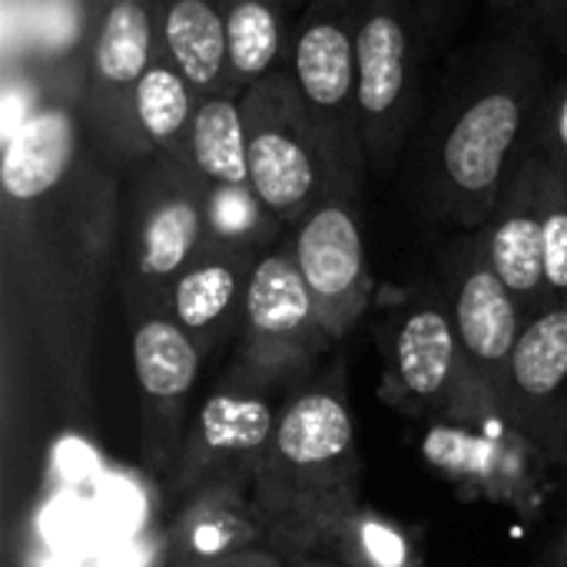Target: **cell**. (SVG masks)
Segmentation results:
<instances>
[{"instance_id": "1", "label": "cell", "mask_w": 567, "mask_h": 567, "mask_svg": "<svg viewBox=\"0 0 567 567\" xmlns=\"http://www.w3.org/2000/svg\"><path fill=\"white\" fill-rule=\"evenodd\" d=\"M542 70L528 56L482 70L445 110L435 133V193L449 219L485 229L502 193L532 153L545 113Z\"/></svg>"}, {"instance_id": "2", "label": "cell", "mask_w": 567, "mask_h": 567, "mask_svg": "<svg viewBox=\"0 0 567 567\" xmlns=\"http://www.w3.org/2000/svg\"><path fill=\"white\" fill-rule=\"evenodd\" d=\"M252 498L269 525V542L286 555L322 515L359 498L355 422L339 382L312 385L279 409Z\"/></svg>"}, {"instance_id": "3", "label": "cell", "mask_w": 567, "mask_h": 567, "mask_svg": "<svg viewBox=\"0 0 567 567\" xmlns=\"http://www.w3.org/2000/svg\"><path fill=\"white\" fill-rule=\"evenodd\" d=\"M292 83L322 150L332 193L359 196L369 159L359 120L355 0H312L292 37Z\"/></svg>"}, {"instance_id": "4", "label": "cell", "mask_w": 567, "mask_h": 567, "mask_svg": "<svg viewBox=\"0 0 567 567\" xmlns=\"http://www.w3.org/2000/svg\"><path fill=\"white\" fill-rule=\"evenodd\" d=\"M206 183L163 153L140 183L123 259V306L130 322L169 312L176 279L206 246Z\"/></svg>"}, {"instance_id": "5", "label": "cell", "mask_w": 567, "mask_h": 567, "mask_svg": "<svg viewBox=\"0 0 567 567\" xmlns=\"http://www.w3.org/2000/svg\"><path fill=\"white\" fill-rule=\"evenodd\" d=\"M382 352L385 395L399 409L458 425L495 415L465 365L452 306L439 292L425 289L389 316L382 326Z\"/></svg>"}, {"instance_id": "6", "label": "cell", "mask_w": 567, "mask_h": 567, "mask_svg": "<svg viewBox=\"0 0 567 567\" xmlns=\"http://www.w3.org/2000/svg\"><path fill=\"white\" fill-rule=\"evenodd\" d=\"M419 0H355V73L365 159L389 169L409 136L422 60Z\"/></svg>"}, {"instance_id": "7", "label": "cell", "mask_w": 567, "mask_h": 567, "mask_svg": "<svg viewBox=\"0 0 567 567\" xmlns=\"http://www.w3.org/2000/svg\"><path fill=\"white\" fill-rule=\"evenodd\" d=\"M249 189L279 223H302L329 193V169L292 73H269L243 93Z\"/></svg>"}, {"instance_id": "8", "label": "cell", "mask_w": 567, "mask_h": 567, "mask_svg": "<svg viewBox=\"0 0 567 567\" xmlns=\"http://www.w3.org/2000/svg\"><path fill=\"white\" fill-rule=\"evenodd\" d=\"M332 346L292 249L262 252L239 322V385L266 392L306 372Z\"/></svg>"}, {"instance_id": "9", "label": "cell", "mask_w": 567, "mask_h": 567, "mask_svg": "<svg viewBox=\"0 0 567 567\" xmlns=\"http://www.w3.org/2000/svg\"><path fill=\"white\" fill-rule=\"evenodd\" d=\"M498 422L535 455L567 468V302L525 319L498 389Z\"/></svg>"}, {"instance_id": "10", "label": "cell", "mask_w": 567, "mask_h": 567, "mask_svg": "<svg viewBox=\"0 0 567 567\" xmlns=\"http://www.w3.org/2000/svg\"><path fill=\"white\" fill-rule=\"evenodd\" d=\"M279 409L259 389H223L206 399L193 419L169 482L186 498L213 488L236 485L252 492L256 468L272 442Z\"/></svg>"}, {"instance_id": "11", "label": "cell", "mask_w": 567, "mask_h": 567, "mask_svg": "<svg viewBox=\"0 0 567 567\" xmlns=\"http://www.w3.org/2000/svg\"><path fill=\"white\" fill-rule=\"evenodd\" d=\"M296 266L309 286L322 326L332 342H342L372 299V269L365 236L355 216V199L329 193L299 226L292 239Z\"/></svg>"}, {"instance_id": "12", "label": "cell", "mask_w": 567, "mask_h": 567, "mask_svg": "<svg viewBox=\"0 0 567 567\" xmlns=\"http://www.w3.org/2000/svg\"><path fill=\"white\" fill-rule=\"evenodd\" d=\"M159 50L153 0H110L90 53V123L116 153L143 156L133 93Z\"/></svg>"}, {"instance_id": "13", "label": "cell", "mask_w": 567, "mask_h": 567, "mask_svg": "<svg viewBox=\"0 0 567 567\" xmlns=\"http://www.w3.org/2000/svg\"><path fill=\"white\" fill-rule=\"evenodd\" d=\"M130 352L140 392L146 462L159 472H173L183 439L189 432L186 402L199 379L203 352L169 312L136 322Z\"/></svg>"}, {"instance_id": "14", "label": "cell", "mask_w": 567, "mask_h": 567, "mask_svg": "<svg viewBox=\"0 0 567 567\" xmlns=\"http://www.w3.org/2000/svg\"><path fill=\"white\" fill-rule=\"evenodd\" d=\"M449 306H452L465 365L498 415V389H502L505 369L512 362V352L522 339L528 316L522 302L515 299V292L492 269L482 233L475 243L462 249L455 262Z\"/></svg>"}, {"instance_id": "15", "label": "cell", "mask_w": 567, "mask_h": 567, "mask_svg": "<svg viewBox=\"0 0 567 567\" xmlns=\"http://www.w3.org/2000/svg\"><path fill=\"white\" fill-rule=\"evenodd\" d=\"M485 252L502 282L515 292L525 316L555 306L545 279V219H542V150L535 146L508 189L498 199L495 216L482 229Z\"/></svg>"}, {"instance_id": "16", "label": "cell", "mask_w": 567, "mask_h": 567, "mask_svg": "<svg viewBox=\"0 0 567 567\" xmlns=\"http://www.w3.org/2000/svg\"><path fill=\"white\" fill-rule=\"evenodd\" d=\"M262 252L266 249L206 239L199 256L176 279L169 316L193 336L203 355L243 322L246 289Z\"/></svg>"}, {"instance_id": "17", "label": "cell", "mask_w": 567, "mask_h": 567, "mask_svg": "<svg viewBox=\"0 0 567 567\" xmlns=\"http://www.w3.org/2000/svg\"><path fill=\"white\" fill-rule=\"evenodd\" d=\"M269 525L249 488L213 485L186 498V508L169 528L176 565L216 561L246 548H266Z\"/></svg>"}, {"instance_id": "18", "label": "cell", "mask_w": 567, "mask_h": 567, "mask_svg": "<svg viewBox=\"0 0 567 567\" xmlns=\"http://www.w3.org/2000/svg\"><path fill=\"white\" fill-rule=\"evenodd\" d=\"M76 116L66 103H47L7 133L0 183L10 206H30L50 196L76 156Z\"/></svg>"}, {"instance_id": "19", "label": "cell", "mask_w": 567, "mask_h": 567, "mask_svg": "<svg viewBox=\"0 0 567 567\" xmlns=\"http://www.w3.org/2000/svg\"><path fill=\"white\" fill-rule=\"evenodd\" d=\"M292 558L326 555L346 567H419L422 551L409 532L379 512L359 505V498L322 515L289 548Z\"/></svg>"}, {"instance_id": "20", "label": "cell", "mask_w": 567, "mask_h": 567, "mask_svg": "<svg viewBox=\"0 0 567 567\" xmlns=\"http://www.w3.org/2000/svg\"><path fill=\"white\" fill-rule=\"evenodd\" d=\"M159 50L206 93H229L226 83V0H153Z\"/></svg>"}, {"instance_id": "21", "label": "cell", "mask_w": 567, "mask_h": 567, "mask_svg": "<svg viewBox=\"0 0 567 567\" xmlns=\"http://www.w3.org/2000/svg\"><path fill=\"white\" fill-rule=\"evenodd\" d=\"M196 106H199L196 86L179 73V66L163 50H156L150 70L143 73L133 93V123L143 146L186 163Z\"/></svg>"}, {"instance_id": "22", "label": "cell", "mask_w": 567, "mask_h": 567, "mask_svg": "<svg viewBox=\"0 0 567 567\" xmlns=\"http://www.w3.org/2000/svg\"><path fill=\"white\" fill-rule=\"evenodd\" d=\"M186 166H193L206 186H249L246 120L239 93L199 96L189 126Z\"/></svg>"}, {"instance_id": "23", "label": "cell", "mask_w": 567, "mask_h": 567, "mask_svg": "<svg viewBox=\"0 0 567 567\" xmlns=\"http://www.w3.org/2000/svg\"><path fill=\"white\" fill-rule=\"evenodd\" d=\"M282 53L279 0H226V83L246 93L269 73Z\"/></svg>"}, {"instance_id": "24", "label": "cell", "mask_w": 567, "mask_h": 567, "mask_svg": "<svg viewBox=\"0 0 567 567\" xmlns=\"http://www.w3.org/2000/svg\"><path fill=\"white\" fill-rule=\"evenodd\" d=\"M272 223H279L249 186H206V233L209 239L262 249Z\"/></svg>"}, {"instance_id": "25", "label": "cell", "mask_w": 567, "mask_h": 567, "mask_svg": "<svg viewBox=\"0 0 567 567\" xmlns=\"http://www.w3.org/2000/svg\"><path fill=\"white\" fill-rule=\"evenodd\" d=\"M542 219H545L548 296L551 302H567V176L551 166L545 153H542Z\"/></svg>"}, {"instance_id": "26", "label": "cell", "mask_w": 567, "mask_h": 567, "mask_svg": "<svg viewBox=\"0 0 567 567\" xmlns=\"http://www.w3.org/2000/svg\"><path fill=\"white\" fill-rule=\"evenodd\" d=\"M538 146L551 159V166L567 176V80L548 96L538 130Z\"/></svg>"}, {"instance_id": "27", "label": "cell", "mask_w": 567, "mask_h": 567, "mask_svg": "<svg viewBox=\"0 0 567 567\" xmlns=\"http://www.w3.org/2000/svg\"><path fill=\"white\" fill-rule=\"evenodd\" d=\"M522 10H532L538 27L567 50V0H515Z\"/></svg>"}, {"instance_id": "28", "label": "cell", "mask_w": 567, "mask_h": 567, "mask_svg": "<svg viewBox=\"0 0 567 567\" xmlns=\"http://www.w3.org/2000/svg\"><path fill=\"white\" fill-rule=\"evenodd\" d=\"M176 567H286L282 555L272 548H246L216 561H199V565H176Z\"/></svg>"}, {"instance_id": "29", "label": "cell", "mask_w": 567, "mask_h": 567, "mask_svg": "<svg viewBox=\"0 0 567 567\" xmlns=\"http://www.w3.org/2000/svg\"><path fill=\"white\" fill-rule=\"evenodd\" d=\"M548 567H567V528L561 532V538L555 542V551L548 558Z\"/></svg>"}, {"instance_id": "30", "label": "cell", "mask_w": 567, "mask_h": 567, "mask_svg": "<svg viewBox=\"0 0 567 567\" xmlns=\"http://www.w3.org/2000/svg\"><path fill=\"white\" fill-rule=\"evenodd\" d=\"M292 567H346V565H339V561H332V558H326V555H306V558H296Z\"/></svg>"}, {"instance_id": "31", "label": "cell", "mask_w": 567, "mask_h": 567, "mask_svg": "<svg viewBox=\"0 0 567 567\" xmlns=\"http://www.w3.org/2000/svg\"><path fill=\"white\" fill-rule=\"evenodd\" d=\"M279 3H282V0H279ZM286 3H289V0H286Z\"/></svg>"}]
</instances>
